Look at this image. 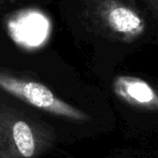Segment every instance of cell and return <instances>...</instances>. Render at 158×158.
Returning <instances> with one entry per match:
<instances>
[{
    "label": "cell",
    "instance_id": "obj_2",
    "mask_svg": "<svg viewBox=\"0 0 158 158\" xmlns=\"http://www.w3.org/2000/svg\"><path fill=\"white\" fill-rule=\"evenodd\" d=\"M0 89L48 114L74 122L89 119L85 112L64 101L46 85L26 74L0 68Z\"/></svg>",
    "mask_w": 158,
    "mask_h": 158
},
{
    "label": "cell",
    "instance_id": "obj_3",
    "mask_svg": "<svg viewBox=\"0 0 158 158\" xmlns=\"http://www.w3.org/2000/svg\"><path fill=\"white\" fill-rule=\"evenodd\" d=\"M114 90L127 103L146 110L158 111V95L153 87L142 80L121 77L115 81Z\"/></svg>",
    "mask_w": 158,
    "mask_h": 158
},
{
    "label": "cell",
    "instance_id": "obj_4",
    "mask_svg": "<svg viewBox=\"0 0 158 158\" xmlns=\"http://www.w3.org/2000/svg\"><path fill=\"white\" fill-rule=\"evenodd\" d=\"M101 14L108 25L115 31L133 35L142 29V21L138 14L125 6L106 8Z\"/></svg>",
    "mask_w": 158,
    "mask_h": 158
},
{
    "label": "cell",
    "instance_id": "obj_1",
    "mask_svg": "<svg viewBox=\"0 0 158 158\" xmlns=\"http://www.w3.org/2000/svg\"><path fill=\"white\" fill-rule=\"evenodd\" d=\"M56 141L52 126L12 104L0 102V158H39Z\"/></svg>",
    "mask_w": 158,
    "mask_h": 158
},
{
    "label": "cell",
    "instance_id": "obj_5",
    "mask_svg": "<svg viewBox=\"0 0 158 158\" xmlns=\"http://www.w3.org/2000/svg\"><path fill=\"white\" fill-rule=\"evenodd\" d=\"M6 1H8V0H0V4H3Z\"/></svg>",
    "mask_w": 158,
    "mask_h": 158
}]
</instances>
